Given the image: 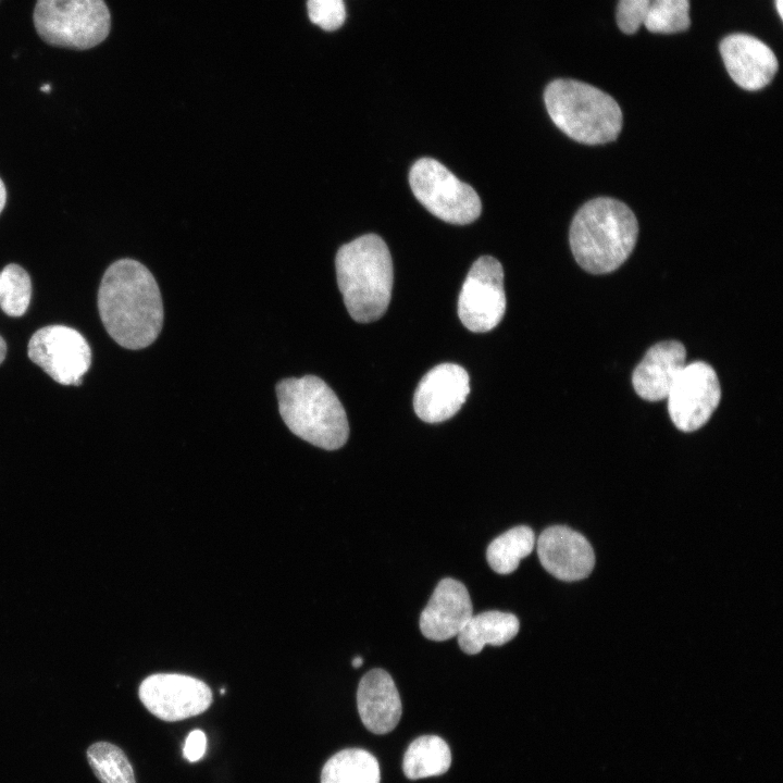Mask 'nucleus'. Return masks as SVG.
<instances>
[{
    "label": "nucleus",
    "mask_w": 783,
    "mask_h": 783,
    "mask_svg": "<svg viewBox=\"0 0 783 783\" xmlns=\"http://www.w3.org/2000/svg\"><path fill=\"white\" fill-rule=\"evenodd\" d=\"M98 310L109 335L127 349H142L159 336L163 302L151 272L133 259H121L104 272Z\"/></svg>",
    "instance_id": "nucleus-1"
},
{
    "label": "nucleus",
    "mask_w": 783,
    "mask_h": 783,
    "mask_svg": "<svg viewBox=\"0 0 783 783\" xmlns=\"http://www.w3.org/2000/svg\"><path fill=\"white\" fill-rule=\"evenodd\" d=\"M637 234V220L625 203L599 197L579 209L571 223L569 239L582 269L592 274H606L629 258Z\"/></svg>",
    "instance_id": "nucleus-2"
},
{
    "label": "nucleus",
    "mask_w": 783,
    "mask_h": 783,
    "mask_svg": "<svg viewBox=\"0 0 783 783\" xmlns=\"http://www.w3.org/2000/svg\"><path fill=\"white\" fill-rule=\"evenodd\" d=\"M335 268L344 303L355 321L369 323L384 315L394 274L388 247L378 235H362L343 245Z\"/></svg>",
    "instance_id": "nucleus-3"
},
{
    "label": "nucleus",
    "mask_w": 783,
    "mask_h": 783,
    "mask_svg": "<svg viewBox=\"0 0 783 783\" xmlns=\"http://www.w3.org/2000/svg\"><path fill=\"white\" fill-rule=\"evenodd\" d=\"M279 414L296 436L325 450H336L349 436L346 411L320 377L304 375L276 385Z\"/></svg>",
    "instance_id": "nucleus-4"
},
{
    "label": "nucleus",
    "mask_w": 783,
    "mask_h": 783,
    "mask_svg": "<svg viewBox=\"0 0 783 783\" xmlns=\"http://www.w3.org/2000/svg\"><path fill=\"white\" fill-rule=\"evenodd\" d=\"M547 112L555 125L573 140L602 145L617 139L622 111L608 94L575 79H555L544 91Z\"/></svg>",
    "instance_id": "nucleus-5"
},
{
    "label": "nucleus",
    "mask_w": 783,
    "mask_h": 783,
    "mask_svg": "<svg viewBox=\"0 0 783 783\" xmlns=\"http://www.w3.org/2000/svg\"><path fill=\"white\" fill-rule=\"evenodd\" d=\"M33 21L46 44L73 50L98 46L111 29L104 0H37Z\"/></svg>",
    "instance_id": "nucleus-6"
},
{
    "label": "nucleus",
    "mask_w": 783,
    "mask_h": 783,
    "mask_svg": "<svg viewBox=\"0 0 783 783\" xmlns=\"http://www.w3.org/2000/svg\"><path fill=\"white\" fill-rule=\"evenodd\" d=\"M409 183L415 198L447 223L469 224L481 214L476 191L435 159H419L410 169Z\"/></svg>",
    "instance_id": "nucleus-7"
},
{
    "label": "nucleus",
    "mask_w": 783,
    "mask_h": 783,
    "mask_svg": "<svg viewBox=\"0 0 783 783\" xmlns=\"http://www.w3.org/2000/svg\"><path fill=\"white\" fill-rule=\"evenodd\" d=\"M506 311L504 270L490 257L478 258L471 266L458 299V315L462 324L474 333L496 327Z\"/></svg>",
    "instance_id": "nucleus-8"
},
{
    "label": "nucleus",
    "mask_w": 783,
    "mask_h": 783,
    "mask_svg": "<svg viewBox=\"0 0 783 783\" xmlns=\"http://www.w3.org/2000/svg\"><path fill=\"white\" fill-rule=\"evenodd\" d=\"M28 357L62 385H80L91 363V350L86 339L76 330L64 325L38 330L29 339Z\"/></svg>",
    "instance_id": "nucleus-9"
},
{
    "label": "nucleus",
    "mask_w": 783,
    "mask_h": 783,
    "mask_svg": "<svg viewBox=\"0 0 783 783\" xmlns=\"http://www.w3.org/2000/svg\"><path fill=\"white\" fill-rule=\"evenodd\" d=\"M666 399L671 421L678 430L694 432L700 428L721 399L716 371L704 361L686 364Z\"/></svg>",
    "instance_id": "nucleus-10"
},
{
    "label": "nucleus",
    "mask_w": 783,
    "mask_h": 783,
    "mask_svg": "<svg viewBox=\"0 0 783 783\" xmlns=\"http://www.w3.org/2000/svg\"><path fill=\"white\" fill-rule=\"evenodd\" d=\"M139 699L157 718L174 722L204 712L212 703V692L202 681L177 673H158L139 686Z\"/></svg>",
    "instance_id": "nucleus-11"
},
{
    "label": "nucleus",
    "mask_w": 783,
    "mask_h": 783,
    "mask_svg": "<svg viewBox=\"0 0 783 783\" xmlns=\"http://www.w3.org/2000/svg\"><path fill=\"white\" fill-rule=\"evenodd\" d=\"M469 393L468 372L458 364L442 363L420 381L413 397V408L422 421L439 423L460 410Z\"/></svg>",
    "instance_id": "nucleus-12"
},
{
    "label": "nucleus",
    "mask_w": 783,
    "mask_h": 783,
    "mask_svg": "<svg viewBox=\"0 0 783 783\" xmlns=\"http://www.w3.org/2000/svg\"><path fill=\"white\" fill-rule=\"evenodd\" d=\"M535 544L544 569L560 581L583 580L594 569L592 545L581 533L566 525L545 529Z\"/></svg>",
    "instance_id": "nucleus-13"
},
{
    "label": "nucleus",
    "mask_w": 783,
    "mask_h": 783,
    "mask_svg": "<svg viewBox=\"0 0 783 783\" xmlns=\"http://www.w3.org/2000/svg\"><path fill=\"white\" fill-rule=\"evenodd\" d=\"M720 53L731 78L750 91L766 87L779 67L774 52L747 34L726 36L720 44Z\"/></svg>",
    "instance_id": "nucleus-14"
},
{
    "label": "nucleus",
    "mask_w": 783,
    "mask_h": 783,
    "mask_svg": "<svg viewBox=\"0 0 783 783\" xmlns=\"http://www.w3.org/2000/svg\"><path fill=\"white\" fill-rule=\"evenodd\" d=\"M473 607L467 587L459 581L443 579L420 616L424 637L442 642L457 636L470 618Z\"/></svg>",
    "instance_id": "nucleus-15"
},
{
    "label": "nucleus",
    "mask_w": 783,
    "mask_h": 783,
    "mask_svg": "<svg viewBox=\"0 0 783 783\" xmlns=\"http://www.w3.org/2000/svg\"><path fill=\"white\" fill-rule=\"evenodd\" d=\"M686 349L678 340L651 346L632 375L635 393L648 401L666 399L675 380L686 365Z\"/></svg>",
    "instance_id": "nucleus-16"
},
{
    "label": "nucleus",
    "mask_w": 783,
    "mask_h": 783,
    "mask_svg": "<svg viewBox=\"0 0 783 783\" xmlns=\"http://www.w3.org/2000/svg\"><path fill=\"white\" fill-rule=\"evenodd\" d=\"M357 706L364 726L375 734L393 731L401 717V700L391 676L373 669L359 682Z\"/></svg>",
    "instance_id": "nucleus-17"
},
{
    "label": "nucleus",
    "mask_w": 783,
    "mask_h": 783,
    "mask_svg": "<svg viewBox=\"0 0 783 783\" xmlns=\"http://www.w3.org/2000/svg\"><path fill=\"white\" fill-rule=\"evenodd\" d=\"M518 618L498 610L485 611L472 616L457 635L461 650L468 655L481 652L484 646H501L519 632Z\"/></svg>",
    "instance_id": "nucleus-18"
},
{
    "label": "nucleus",
    "mask_w": 783,
    "mask_h": 783,
    "mask_svg": "<svg viewBox=\"0 0 783 783\" xmlns=\"http://www.w3.org/2000/svg\"><path fill=\"white\" fill-rule=\"evenodd\" d=\"M376 758L360 748H347L333 755L323 766L321 783H380Z\"/></svg>",
    "instance_id": "nucleus-19"
},
{
    "label": "nucleus",
    "mask_w": 783,
    "mask_h": 783,
    "mask_svg": "<svg viewBox=\"0 0 783 783\" xmlns=\"http://www.w3.org/2000/svg\"><path fill=\"white\" fill-rule=\"evenodd\" d=\"M450 763L451 753L447 743L436 735H423L407 748L402 769L408 779L419 780L444 774Z\"/></svg>",
    "instance_id": "nucleus-20"
},
{
    "label": "nucleus",
    "mask_w": 783,
    "mask_h": 783,
    "mask_svg": "<svg viewBox=\"0 0 783 783\" xmlns=\"http://www.w3.org/2000/svg\"><path fill=\"white\" fill-rule=\"evenodd\" d=\"M535 543L531 527L514 526L492 540L486 549V560L496 573H512L520 561L533 551Z\"/></svg>",
    "instance_id": "nucleus-21"
},
{
    "label": "nucleus",
    "mask_w": 783,
    "mask_h": 783,
    "mask_svg": "<svg viewBox=\"0 0 783 783\" xmlns=\"http://www.w3.org/2000/svg\"><path fill=\"white\" fill-rule=\"evenodd\" d=\"M87 759L101 783H136L124 751L109 742H97L87 749Z\"/></svg>",
    "instance_id": "nucleus-22"
},
{
    "label": "nucleus",
    "mask_w": 783,
    "mask_h": 783,
    "mask_svg": "<svg viewBox=\"0 0 783 783\" xmlns=\"http://www.w3.org/2000/svg\"><path fill=\"white\" fill-rule=\"evenodd\" d=\"M32 282L18 264H8L0 272V308L10 316L23 315L30 301Z\"/></svg>",
    "instance_id": "nucleus-23"
},
{
    "label": "nucleus",
    "mask_w": 783,
    "mask_h": 783,
    "mask_svg": "<svg viewBox=\"0 0 783 783\" xmlns=\"http://www.w3.org/2000/svg\"><path fill=\"white\" fill-rule=\"evenodd\" d=\"M689 24V0H652L643 25L651 33L670 34Z\"/></svg>",
    "instance_id": "nucleus-24"
},
{
    "label": "nucleus",
    "mask_w": 783,
    "mask_h": 783,
    "mask_svg": "<svg viewBox=\"0 0 783 783\" xmlns=\"http://www.w3.org/2000/svg\"><path fill=\"white\" fill-rule=\"evenodd\" d=\"M308 14L314 24L332 32L339 28L346 18L343 0H308Z\"/></svg>",
    "instance_id": "nucleus-25"
},
{
    "label": "nucleus",
    "mask_w": 783,
    "mask_h": 783,
    "mask_svg": "<svg viewBox=\"0 0 783 783\" xmlns=\"http://www.w3.org/2000/svg\"><path fill=\"white\" fill-rule=\"evenodd\" d=\"M652 0H620L617 23L625 34L635 33L643 24Z\"/></svg>",
    "instance_id": "nucleus-26"
},
{
    "label": "nucleus",
    "mask_w": 783,
    "mask_h": 783,
    "mask_svg": "<svg viewBox=\"0 0 783 783\" xmlns=\"http://www.w3.org/2000/svg\"><path fill=\"white\" fill-rule=\"evenodd\" d=\"M206 750L207 736L203 731L198 729L190 731L183 747L184 758L189 762L199 761L204 756Z\"/></svg>",
    "instance_id": "nucleus-27"
},
{
    "label": "nucleus",
    "mask_w": 783,
    "mask_h": 783,
    "mask_svg": "<svg viewBox=\"0 0 783 783\" xmlns=\"http://www.w3.org/2000/svg\"><path fill=\"white\" fill-rule=\"evenodd\" d=\"M5 200H7L5 186H4L3 182H2L1 178H0V213H1V211L3 210V208H4Z\"/></svg>",
    "instance_id": "nucleus-28"
},
{
    "label": "nucleus",
    "mask_w": 783,
    "mask_h": 783,
    "mask_svg": "<svg viewBox=\"0 0 783 783\" xmlns=\"http://www.w3.org/2000/svg\"><path fill=\"white\" fill-rule=\"evenodd\" d=\"M7 355V344L4 339L0 336V364L3 362Z\"/></svg>",
    "instance_id": "nucleus-29"
},
{
    "label": "nucleus",
    "mask_w": 783,
    "mask_h": 783,
    "mask_svg": "<svg viewBox=\"0 0 783 783\" xmlns=\"http://www.w3.org/2000/svg\"><path fill=\"white\" fill-rule=\"evenodd\" d=\"M351 663H352V667H353V668H359V667L362 666L363 659H362L360 656L355 657V658L352 659V662H351Z\"/></svg>",
    "instance_id": "nucleus-30"
},
{
    "label": "nucleus",
    "mask_w": 783,
    "mask_h": 783,
    "mask_svg": "<svg viewBox=\"0 0 783 783\" xmlns=\"http://www.w3.org/2000/svg\"><path fill=\"white\" fill-rule=\"evenodd\" d=\"M775 7H776V11H778L779 15L782 17L783 16V12H782L783 0H775Z\"/></svg>",
    "instance_id": "nucleus-31"
},
{
    "label": "nucleus",
    "mask_w": 783,
    "mask_h": 783,
    "mask_svg": "<svg viewBox=\"0 0 783 783\" xmlns=\"http://www.w3.org/2000/svg\"><path fill=\"white\" fill-rule=\"evenodd\" d=\"M41 90H42V91H49V90H50V86H49V85H45V86H42Z\"/></svg>",
    "instance_id": "nucleus-32"
}]
</instances>
